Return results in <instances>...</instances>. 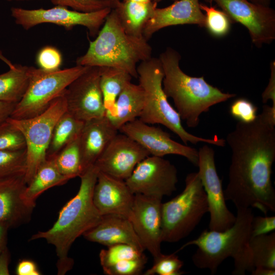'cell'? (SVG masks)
<instances>
[{
    "label": "cell",
    "instance_id": "obj_18",
    "mask_svg": "<svg viewBox=\"0 0 275 275\" xmlns=\"http://www.w3.org/2000/svg\"><path fill=\"white\" fill-rule=\"evenodd\" d=\"M134 199L125 180L98 172L93 202L101 215L117 214L128 218Z\"/></svg>",
    "mask_w": 275,
    "mask_h": 275
},
{
    "label": "cell",
    "instance_id": "obj_26",
    "mask_svg": "<svg viewBox=\"0 0 275 275\" xmlns=\"http://www.w3.org/2000/svg\"><path fill=\"white\" fill-rule=\"evenodd\" d=\"M34 67L15 64L0 74V101L17 104L24 96Z\"/></svg>",
    "mask_w": 275,
    "mask_h": 275
},
{
    "label": "cell",
    "instance_id": "obj_15",
    "mask_svg": "<svg viewBox=\"0 0 275 275\" xmlns=\"http://www.w3.org/2000/svg\"><path fill=\"white\" fill-rule=\"evenodd\" d=\"M162 199L135 194L128 219L145 250L155 259L162 253Z\"/></svg>",
    "mask_w": 275,
    "mask_h": 275
},
{
    "label": "cell",
    "instance_id": "obj_10",
    "mask_svg": "<svg viewBox=\"0 0 275 275\" xmlns=\"http://www.w3.org/2000/svg\"><path fill=\"white\" fill-rule=\"evenodd\" d=\"M112 8L84 12L56 6L49 9H26L13 7L11 14L16 24L29 30L42 23H52L71 30L76 25L86 27L92 37L97 35Z\"/></svg>",
    "mask_w": 275,
    "mask_h": 275
},
{
    "label": "cell",
    "instance_id": "obj_25",
    "mask_svg": "<svg viewBox=\"0 0 275 275\" xmlns=\"http://www.w3.org/2000/svg\"><path fill=\"white\" fill-rule=\"evenodd\" d=\"M157 4L130 1L121 2L115 10L125 32L136 37H144V27L151 17Z\"/></svg>",
    "mask_w": 275,
    "mask_h": 275
},
{
    "label": "cell",
    "instance_id": "obj_7",
    "mask_svg": "<svg viewBox=\"0 0 275 275\" xmlns=\"http://www.w3.org/2000/svg\"><path fill=\"white\" fill-rule=\"evenodd\" d=\"M182 191L162 203V242H176L188 236L208 212L205 191L198 172L187 175Z\"/></svg>",
    "mask_w": 275,
    "mask_h": 275
},
{
    "label": "cell",
    "instance_id": "obj_5",
    "mask_svg": "<svg viewBox=\"0 0 275 275\" xmlns=\"http://www.w3.org/2000/svg\"><path fill=\"white\" fill-rule=\"evenodd\" d=\"M152 48L144 37L127 34L114 9L106 17L102 28L87 52L77 58V65L111 67L123 70L138 78L137 64L151 57Z\"/></svg>",
    "mask_w": 275,
    "mask_h": 275
},
{
    "label": "cell",
    "instance_id": "obj_23",
    "mask_svg": "<svg viewBox=\"0 0 275 275\" xmlns=\"http://www.w3.org/2000/svg\"><path fill=\"white\" fill-rule=\"evenodd\" d=\"M145 104V93L140 85L129 82L117 99L113 112L105 116L119 130L124 124L138 119Z\"/></svg>",
    "mask_w": 275,
    "mask_h": 275
},
{
    "label": "cell",
    "instance_id": "obj_46",
    "mask_svg": "<svg viewBox=\"0 0 275 275\" xmlns=\"http://www.w3.org/2000/svg\"><path fill=\"white\" fill-rule=\"evenodd\" d=\"M0 60L3 61L6 64L9 68H13L15 64H13L9 59H8L3 54L2 51L0 50Z\"/></svg>",
    "mask_w": 275,
    "mask_h": 275
},
{
    "label": "cell",
    "instance_id": "obj_50",
    "mask_svg": "<svg viewBox=\"0 0 275 275\" xmlns=\"http://www.w3.org/2000/svg\"><path fill=\"white\" fill-rule=\"evenodd\" d=\"M161 1H162V0H152V1L154 3H156V4H157L158 3L161 2ZM172 1H177V0H172Z\"/></svg>",
    "mask_w": 275,
    "mask_h": 275
},
{
    "label": "cell",
    "instance_id": "obj_8",
    "mask_svg": "<svg viewBox=\"0 0 275 275\" xmlns=\"http://www.w3.org/2000/svg\"><path fill=\"white\" fill-rule=\"evenodd\" d=\"M88 68L77 65L54 71L35 68L28 88L21 100L15 104L10 118L27 119L41 114Z\"/></svg>",
    "mask_w": 275,
    "mask_h": 275
},
{
    "label": "cell",
    "instance_id": "obj_16",
    "mask_svg": "<svg viewBox=\"0 0 275 275\" xmlns=\"http://www.w3.org/2000/svg\"><path fill=\"white\" fill-rule=\"evenodd\" d=\"M119 131L138 142L150 155H178L197 166L198 150L174 141L169 133L159 127L150 125L138 118L124 124Z\"/></svg>",
    "mask_w": 275,
    "mask_h": 275
},
{
    "label": "cell",
    "instance_id": "obj_1",
    "mask_svg": "<svg viewBox=\"0 0 275 275\" xmlns=\"http://www.w3.org/2000/svg\"><path fill=\"white\" fill-rule=\"evenodd\" d=\"M231 151L226 201L238 208H255L264 214L275 211V190L271 181L275 160V122L266 113L250 123L238 121L228 133Z\"/></svg>",
    "mask_w": 275,
    "mask_h": 275
},
{
    "label": "cell",
    "instance_id": "obj_35",
    "mask_svg": "<svg viewBox=\"0 0 275 275\" xmlns=\"http://www.w3.org/2000/svg\"><path fill=\"white\" fill-rule=\"evenodd\" d=\"M147 262L143 253L138 257L119 260L103 271L107 275H138L142 273Z\"/></svg>",
    "mask_w": 275,
    "mask_h": 275
},
{
    "label": "cell",
    "instance_id": "obj_17",
    "mask_svg": "<svg viewBox=\"0 0 275 275\" xmlns=\"http://www.w3.org/2000/svg\"><path fill=\"white\" fill-rule=\"evenodd\" d=\"M149 155L138 142L120 132L111 140L94 166L98 172L126 180L137 164Z\"/></svg>",
    "mask_w": 275,
    "mask_h": 275
},
{
    "label": "cell",
    "instance_id": "obj_44",
    "mask_svg": "<svg viewBox=\"0 0 275 275\" xmlns=\"http://www.w3.org/2000/svg\"><path fill=\"white\" fill-rule=\"evenodd\" d=\"M10 229L7 224L0 223V253L7 247L8 231Z\"/></svg>",
    "mask_w": 275,
    "mask_h": 275
},
{
    "label": "cell",
    "instance_id": "obj_48",
    "mask_svg": "<svg viewBox=\"0 0 275 275\" xmlns=\"http://www.w3.org/2000/svg\"><path fill=\"white\" fill-rule=\"evenodd\" d=\"M110 4L112 9H115L118 7L121 2L120 0H106Z\"/></svg>",
    "mask_w": 275,
    "mask_h": 275
},
{
    "label": "cell",
    "instance_id": "obj_24",
    "mask_svg": "<svg viewBox=\"0 0 275 275\" xmlns=\"http://www.w3.org/2000/svg\"><path fill=\"white\" fill-rule=\"evenodd\" d=\"M70 179L59 172L52 159L46 158L27 184L23 199L29 205L35 208L36 199L41 194L51 187L63 185Z\"/></svg>",
    "mask_w": 275,
    "mask_h": 275
},
{
    "label": "cell",
    "instance_id": "obj_28",
    "mask_svg": "<svg viewBox=\"0 0 275 275\" xmlns=\"http://www.w3.org/2000/svg\"><path fill=\"white\" fill-rule=\"evenodd\" d=\"M84 122L78 120L66 112L56 122L46 152V158L55 156L64 147L77 138Z\"/></svg>",
    "mask_w": 275,
    "mask_h": 275
},
{
    "label": "cell",
    "instance_id": "obj_41",
    "mask_svg": "<svg viewBox=\"0 0 275 275\" xmlns=\"http://www.w3.org/2000/svg\"><path fill=\"white\" fill-rule=\"evenodd\" d=\"M16 273L17 275H40L36 264L30 260H22L20 261L16 268Z\"/></svg>",
    "mask_w": 275,
    "mask_h": 275
},
{
    "label": "cell",
    "instance_id": "obj_43",
    "mask_svg": "<svg viewBox=\"0 0 275 275\" xmlns=\"http://www.w3.org/2000/svg\"><path fill=\"white\" fill-rule=\"evenodd\" d=\"M15 104L0 101V123L10 117Z\"/></svg>",
    "mask_w": 275,
    "mask_h": 275
},
{
    "label": "cell",
    "instance_id": "obj_4",
    "mask_svg": "<svg viewBox=\"0 0 275 275\" xmlns=\"http://www.w3.org/2000/svg\"><path fill=\"white\" fill-rule=\"evenodd\" d=\"M159 59L164 73L163 90L167 97L173 99L181 119L189 127H197L200 115L210 107L236 96L210 85L203 76L193 77L185 74L179 66L181 56L171 47H167Z\"/></svg>",
    "mask_w": 275,
    "mask_h": 275
},
{
    "label": "cell",
    "instance_id": "obj_3",
    "mask_svg": "<svg viewBox=\"0 0 275 275\" xmlns=\"http://www.w3.org/2000/svg\"><path fill=\"white\" fill-rule=\"evenodd\" d=\"M254 214L252 208H238L236 219L229 228L216 231L206 230L197 238L183 244L177 252L194 245L197 249L191 259L195 266L215 274L227 258L233 259L232 274L244 275L254 269L249 247Z\"/></svg>",
    "mask_w": 275,
    "mask_h": 275
},
{
    "label": "cell",
    "instance_id": "obj_19",
    "mask_svg": "<svg viewBox=\"0 0 275 275\" xmlns=\"http://www.w3.org/2000/svg\"><path fill=\"white\" fill-rule=\"evenodd\" d=\"M200 4L199 0H177L168 7L155 8L144 27V38L148 41L156 32L173 25L196 24L205 28V16Z\"/></svg>",
    "mask_w": 275,
    "mask_h": 275
},
{
    "label": "cell",
    "instance_id": "obj_42",
    "mask_svg": "<svg viewBox=\"0 0 275 275\" xmlns=\"http://www.w3.org/2000/svg\"><path fill=\"white\" fill-rule=\"evenodd\" d=\"M10 261V253L6 247L0 253V275H9V265Z\"/></svg>",
    "mask_w": 275,
    "mask_h": 275
},
{
    "label": "cell",
    "instance_id": "obj_40",
    "mask_svg": "<svg viewBox=\"0 0 275 275\" xmlns=\"http://www.w3.org/2000/svg\"><path fill=\"white\" fill-rule=\"evenodd\" d=\"M270 77L266 89L262 94V102L266 103L269 100L272 101V106L275 107V62L270 63Z\"/></svg>",
    "mask_w": 275,
    "mask_h": 275
},
{
    "label": "cell",
    "instance_id": "obj_39",
    "mask_svg": "<svg viewBox=\"0 0 275 275\" xmlns=\"http://www.w3.org/2000/svg\"><path fill=\"white\" fill-rule=\"evenodd\" d=\"M275 230V216H254L251 226V237L267 234Z\"/></svg>",
    "mask_w": 275,
    "mask_h": 275
},
{
    "label": "cell",
    "instance_id": "obj_20",
    "mask_svg": "<svg viewBox=\"0 0 275 275\" xmlns=\"http://www.w3.org/2000/svg\"><path fill=\"white\" fill-rule=\"evenodd\" d=\"M25 175L0 178V223L10 228L30 221L34 209L24 201Z\"/></svg>",
    "mask_w": 275,
    "mask_h": 275
},
{
    "label": "cell",
    "instance_id": "obj_47",
    "mask_svg": "<svg viewBox=\"0 0 275 275\" xmlns=\"http://www.w3.org/2000/svg\"><path fill=\"white\" fill-rule=\"evenodd\" d=\"M251 2L264 6H268L269 7L270 3V0H249Z\"/></svg>",
    "mask_w": 275,
    "mask_h": 275
},
{
    "label": "cell",
    "instance_id": "obj_30",
    "mask_svg": "<svg viewBox=\"0 0 275 275\" xmlns=\"http://www.w3.org/2000/svg\"><path fill=\"white\" fill-rule=\"evenodd\" d=\"M249 247L253 266L275 269V232L251 237Z\"/></svg>",
    "mask_w": 275,
    "mask_h": 275
},
{
    "label": "cell",
    "instance_id": "obj_37",
    "mask_svg": "<svg viewBox=\"0 0 275 275\" xmlns=\"http://www.w3.org/2000/svg\"><path fill=\"white\" fill-rule=\"evenodd\" d=\"M55 6L71 8L73 10L84 12H94L111 8L106 0H50Z\"/></svg>",
    "mask_w": 275,
    "mask_h": 275
},
{
    "label": "cell",
    "instance_id": "obj_9",
    "mask_svg": "<svg viewBox=\"0 0 275 275\" xmlns=\"http://www.w3.org/2000/svg\"><path fill=\"white\" fill-rule=\"evenodd\" d=\"M64 92L56 98L46 110L37 116L22 119H7L21 131L25 141L27 160L24 177L26 184L46 159L54 126L67 111Z\"/></svg>",
    "mask_w": 275,
    "mask_h": 275
},
{
    "label": "cell",
    "instance_id": "obj_14",
    "mask_svg": "<svg viewBox=\"0 0 275 275\" xmlns=\"http://www.w3.org/2000/svg\"><path fill=\"white\" fill-rule=\"evenodd\" d=\"M64 96L66 112L78 120L85 122L105 116L99 67H88L68 86Z\"/></svg>",
    "mask_w": 275,
    "mask_h": 275
},
{
    "label": "cell",
    "instance_id": "obj_45",
    "mask_svg": "<svg viewBox=\"0 0 275 275\" xmlns=\"http://www.w3.org/2000/svg\"><path fill=\"white\" fill-rule=\"evenodd\" d=\"M251 272L252 275H274L275 269L267 267H256Z\"/></svg>",
    "mask_w": 275,
    "mask_h": 275
},
{
    "label": "cell",
    "instance_id": "obj_21",
    "mask_svg": "<svg viewBox=\"0 0 275 275\" xmlns=\"http://www.w3.org/2000/svg\"><path fill=\"white\" fill-rule=\"evenodd\" d=\"M118 131L106 116L84 122L79 135L82 174L94 165Z\"/></svg>",
    "mask_w": 275,
    "mask_h": 275
},
{
    "label": "cell",
    "instance_id": "obj_27",
    "mask_svg": "<svg viewBox=\"0 0 275 275\" xmlns=\"http://www.w3.org/2000/svg\"><path fill=\"white\" fill-rule=\"evenodd\" d=\"M100 68V86L103 95L105 115L113 112L119 95L132 76L127 72L114 67Z\"/></svg>",
    "mask_w": 275,
    "mask_h": 275
},
{
    "label": "cell",
    "instance_id": "obj_32",
    "mask_svg": "<svg viewBox=\"0 0 275 275\" xmlns=\"http://www.w3.org/2000/svg\"><path fill=\"white\" fill-rule=\"evenodd\" d=\"M200 8L205 13V28L211 35L222 37L229 33L233 22L224 11L202 3L200 4Z\"/></svg>",
    "mask_w": 275,
    "mask_h": 275
},
{
    "label": "cell",
    "instance_id": "obj_22",
    "mask_svg": "<svg viewBox=\"0 0 275 275\" xmlns=\"http://www.w3.org/2000/svg\"><path fill=\"white\" fill-rule=\"evenodd\" d=\"M82 236L90 241L107 246L127 244L145 250L129 219L117 214L102 215L100 221Z\"/></svg>",
    "mask_w": 275,
    "mask_h": 275
},
{
    "label": "cell",
    "instance_id": "obj_11",
    "mask_svg": "<svg viewBox=\"0 0 275 275\" xmlns=\"http://www.w3.org/2000/svg\"><path fill=\"white\" fill-rule=\"evenodd\" d=\"M216 5L230 18L245 26L257 47L270 44L275 39V11L268 6L249 0H204Z\"/></svg>",
    "mask_w": 275,
    "mask_h": 275
},
{
    "label": "cell",
    "instance_id": "obj_38",
    "mask_svg": "<svg viewBox=\"0 0 275 275\" xmlns=\"http://www.w3.org/2000/svg\"><path fill=\"white\" fill-rule=\"evenodd\" d=\"M257 109L251 101L241 98L233 102L230 107V113L232 117L239 121L250 123L256 118Z\"/></svg>",
    "mask_w": 275,
    "mask_h": 275
},
{
    "label": "cell",
    "instance_id": "obj_12",
    "mask_svg": "<svg viewBox=\"0 0 275 275\" xmlns=\"http://www.w3.org/2000/svg\"><path fill=\"white\" fill-rule=\"evenodd\" d=\"M198 172L205 191L210 214L209 230L223 231L230 228L236 219L227 207L214 160L213 149L206 144L198 150Z\"/></svg>",
    "mask_w": 275,
    "mask_h": 275
},
{
    "label": "cell",
    "instance_id": "obj_29",
    "mask_svg": "<svg viewBox=\"0 0 275 275\" xmlns=\"http://www.w3.org/2000/svg\"><path fill=\"white\" fill-rule=\"evenodd\" d=\"M56 167L62 175L71 179L82 174L79 136L64 147L51 158Z\"/></svg>",
    "mask_w": 275,
    "mask_h": 275
},
{
    "label": "cell",
    "instance_id": "obj_6",
    "mask_svg": "<svg viewBox=\"0 0 275 275\" xmlns=\"http://www.w3.org/2000/svg\"><path fill=\"white\" fill-rule=\"evenodd\" d=\"M136 71L139 84L145 93V104L139 119L145 123L161 124L181 139L187 145L188 143L197 144L205 143L218 147H224L225 139H207L197 136L187 132L182 126L181 119L176 110L171 105L162 88L164 73L159 58L151 57L141 62Z\"/></svg>",
    "mask_w": 275,
    "mask_h": 275
},
{
    "label": "cell",
    "instance_id": "obj_31",
    "mask_svg": "<svg viewBox=\"0 0 275 275\" xmlns=\"http://www.w3.org/2000/svg\"><path fill=\"white\" fill-rule=\"evenodd\" d=\"M26 149L0 151V178L25 175Z\"/></svg>",
    "mask_w": 275,
    "mask_h": 275
},
{
    "label": "cell",
    "instance_id": "obj_36",
    "mask_svg": "<svg viewBox=\"0 0 275 275\" xmlns=\"http://www.w3.org/2000/svg\"><path fill=\"white\" fill-rule=\"evenodd\" d=\"M37 64L39 68L45 71H54L60 69L62 64V56L56 47L46 46L42 48L36 57Z\"/></svg>",
    "mask_w": 275,
    "mask_h": 275
},
{
    "label": "cell",
    "instance_id": "obj_33",
    "mask_svg": "<svg viewBox=\"0 0 275 275\" xmlns=\"http://www.w3.org/2000/svg\"><path fill=\"white\" fill-rule=\"evenodd\" d=\"M183 262L175 253L170 255L161 254L154 259L153 265L145 273V275H180L184 273L181 270Z\"/></svg>",
    "mask_w": 275,
    "mask_h": 275
},
{
    "label": "cell",
    "instance_id": "obj_2",
    "mask_svg": "<svg viewBox=\"0 0 275 275\" xmlns=\"http://www.w3.org/2000/svg\"><path fill=\"white\" fill-rule=\"evenodd\" d=\"M98 173L93 166L82 174L79 177L81 181L77 193L61 209L52 227L46 231L38 232L30 239H44L55 247L58 274H65L73 266L74 261L69 257L68 252L74 241L101 218L93 202Z\"/></svg>",
    "mask_w": 275,
    "mask_h": 275
},
{
    "label": "cell",
    "instance_id": "obj_34",
    "mask_svg": "<svg viewBox=\"0 0 275 275\" xmlns=\"http://www.w3.org/2000/svg\"><path fill=\"white\" fill-rule=\"evenodd\" d=\"M23 149L26 143L21 131L7 119L0 123V151Z\"/></svg>",
    "mask_w": 275,
    "mask_h": 275
},
{
    "label": "cell",
    "instance_id": "obj_49",
    "mask_svg": "<svg viewBox=\"0 0 275 275\" xmlns=\"http://www.w3.org/2000/svg\"><path fill=\"white\" fill-rule=\"evenodd\" d=\"M123 1L137 2V3H148L153 2L152 0H123Z\"/></svg>",
    "mask_w": 275,
    "mask_h": 275
},
{
    "label": "cell",
    "instance_id": "obj_51",
    "mask_svg": "<svg viewBox=\"0 0 275 275\" xmlns=\"http://www.w3.org/2000/svg\"><path fill=\"white\" fill-rule=\"evenodd\" d=\"M8 1H30V0H7Z\"/></svg>",
    "mask_w": 275,
    "mask_h": 275
},
{
    "label": "cell",
    "instance_id": "obj_13",
    "mask_svg": "<svg viewBox=\"0 0 275 275\" xmlns=\"http://www.w3.org/2000/svg\"><path fill=\"white\" fill-rule=\"evenodd\" d=\"M125 181L134 195L162 199L176 190L177 170L163 157L149 155L137 164Z\"/></svg>",
    "mask_w": 275,
    "mask_h": 275
}]
</instances>
